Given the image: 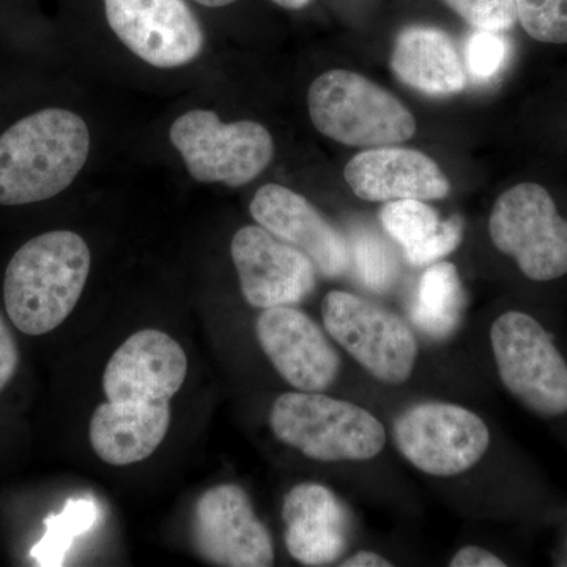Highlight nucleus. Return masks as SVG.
Wrapping results in <instances>:
<instances>
[{"label": "nucleus", "instance_id": "obj_1", "mask_svg": "<svg viewBox=\"0 0 567 567\" xmlns=\"http://www.w3.org/2000/svg\"><path fill=\"white\" fill-rule=\"evenodd\" d=\"M91 152L80 115L48 107L0 134V205L43 203L74 182Z\"/></svg>", "mask_w": 567, "mask_h": 567}, {"label": "nucleus", "instance_id": "obj_2", "mask_svg": "<svg viewBox=\"0 0 567 567\" xmlns=\"http://www.w3.org/2000/svg\"><path fill=\"white\" fill-rule=\"evenodd\" d=\"M91 260L84 238L71 230H52L22 245L3 279V301L14 327L41 336L65 322L84 292Z\"/></svg>", "mask_w": 567, "mask_h": 567}, {"label": "nucleus", "instance_id": "obj_3", "mask_svg": "<svg viewBox=\"0 0 567 567\" xmlns=\"http://www.w3.org/2000/svg\"><path fill=\"white\" fill-rule=\"evenodd\" d=\"M316 130L350 147H385L412 140L416 122L393 93L349 70L320 74L308 93Z\"/></svg>", "mask_w": 567, "mask_h": 567}, {"label": "nucleus", "instance_id": "obj_4", "mask_svg": "<svg viewBox=\"0 0 567 567\" xmlns=\"http://www.w3.org/2000/svg\"><path fill=\"white\" fill-rule=\"evenodd\" d=\"M276 439L320 462L369 461L386 443L383 424L363 406L319 393H286L270 413Z\"/></svg>", "mask_w": 567, "mask_h": 567}, {"label": "nucleus", "instance_id": "obj_5", "mask_svg": "<svg viewBox=\"0 0 567 567\" xmlns=\"http://www.w3.org/2000/svg\"><path fill=\"white\" fill-rule=\"evenodd\" d=\"M171 142L194 181L238 188L267 169L275 155L270 132L260 123H223L218 114L194 110L171 126Z\"/></svg>", "mask_w": 567, "mask_h": 567}, {"label": "nucleus", "instance_id": "obj_6", "mask_svg": "<svg viewBox=\"0 0 567 567\" xmlns=\"http://www.w3.org/2000/svg\"><path fill=\"white\" fill-rule=\"evenodd\" d=\"M492 350L499 379L537 416L567 413V364L543 324L509 311L492 324Z\"/></svg>", "mask_w": 567, "mask_h": 567}, {"label": "nucleus", "instance_id": "obj_7", "mask_svg": "<svg viewBox=\"0 0 567 567\" xmlns=\"http://www.w3.org/2000/svg\"><path fill=\"white\" fill-rule=\"evenodd\" d=\"M488 233L498 251L516 260L532 281L567 275V219L537 183H518L496 199Z\"/></svg>", "mask_w": 567, "mask_h": 567}, {"label": "nucleus", "instance_id": "obj_8", "mask_svg": "<svg viewBox=\"0 0 567 567\" xmlns=\"http://www.w3.org/2000/svg\"><path fill=\"white\" fill-rule=\"evenodd\" d=\"M322 317L328 334L377 380L402 385L410 379L417 344L401 317L339 290L323 298Z\"/></svg>", "mask_w": 567, "mask_h": 567}, {"label": "nucleus", "instance_id": "obj_9", "mask_svg": "<svg viewBox=\"0 0 567 567\" xmlns=\"http://www.w3.org/2000/svg\"><path fill=\"white\" fill-rule=\"evenodd\" d=\"M394 443L425 475L457 476L473 468L491 445V432L476 413L445 402H424L395 420Z\"/></svg>", "mask_w": 567, "mask_h": 567}, {"label": "nucleus", "instance_id": "obj_10", "mask_svg": "<svg viewBox=\"0 0 567 567\" xmlns=\"http://www.w3.org/2000/svg\"><path fill=\"white\" fill-rule=\"evenodd\" d=\"M107 24L142 61L177 69L199 58L203 25L185 0H103Z\"/></svg>", "mask_w": 567, "mask_h": 567}, {"label": "nucleus", "instance_id": "obj_11", "mask_svg": "<svg viewBox=\"0 0 567 567\" xmlns=\"http://www.w3.org/2000/svg\"><path fill=\"white\" fill-rule=\"evenodd\" d=\"M194 540L207 561L227 567L274 566L275 548L249 496L235 484L208 488L194 509Z\"/></svg>", "mask_w": 567, "mask_h": 567}, {"label": "nucleus", "instance_id": "obj_12", "mask_svg": "<svg viewBox=\"0 0 567 567\" xmlns=\"http://www.w3.org/2000/svg\"><path fill=\"white\" fill-rule=\"evenodd\" d=\"M230 254L241 292L254 308L298 305L315 289L312 260L262 226L241 227L234 235Z\"/></svg>", "mask_w": 567, "mask_h": 567}, {"label": "nucleus", "instance_id": "obj_13", "mask_svg": "<svg viewBox=\"0 0 567 567\" xmlns=\"http://www.w3.org/2000/svg\"><path fill=\"white\" fill-rule=\"evenodd\" d=\"M256 334L276 371L297 390L320 393L333 385L341 358L305 312L290 306L264 309Z\"/></svg>", "mask_w": 567, "mask_h": 567}, {"label": "nucleus", "instance_id": "obj_14", "mask_svg": "<svg viewBox=\"0 0 567 567\" xmlns=\"http://www.w3.org/2000/svg\"><path fill=\"white\" fill-rule=\"evenodd\" d=\"M188 374V358L175 339L142 330L126 339L104 369L103 390L111 402H169Z\"/></svg>", "mask_w": 567, "mask_h": 567}, {"label": "nucleus", "instance_id": "obj_15", "mask_svg": "<svg viewBox=\"0 0 567 567\" xmlns=\"http://www.w3.org/2000/svg\"><path fill=\"white\" fill-rule=\"evenodd\" d=\"M249 212L268 233L305 252L320 274L338 278L349 270L344 237L301 194L268 183L257 189Z\"/></svg>", "mask_w": 567, "mask_h": 567}, {"label": "nucleus", "instance_id": "obj_16", "mask_svg": "<svg viewBox=\"0 0 567 567\" xmlns=\"http://www.w3.org/2000/svg\"><path fill=\"white\" fill-rule=\"evenodd\" d=\"M344 178L354 196L368 203L439 200L451 192L450 181L431 156L393 145L354 155Z\"/></svg>", "mask_w": 567, "mask_h": 567}, {"label": "nucleus", "instance_id": "obj_17", "mask_svg": "<svg viewBox=\"0 0 567 567\" xmlns=\"http://www.w3.org/2000/svg\"><path fill=\"white\" fill-rule=\"evenodd\" d=\"M282 520L287 550L301 565H331L349 544V514L322 484L295 486L284 498Z\"/></svg>", "mask_w": 567, "mask_h": 567}, {"label": "nucleus", "instance_id": "obj_18", "mask_svg": "<svg viewBox=\"0 0 567 567\" xmlns=\"http://www.w3.org/2000/svg\"><path fill=\"white\" fill-rule=\"evenodd\" d=\"M171 425L169 402H104L96 406L89 436L106 464H136L155 453Z\"/></svg>", "mask_w": 567, "mask_h": 567}, {"label": "nucleus", "instance_id": "obj_19", "mask_svg": "<svg viewBox=\"0 0 567 567\" xmlns=\"http://www.w3.org/2000/svg\"><path fill=\"white\" fill-rule=\"evenodd\" d=\"M391 70L399 81L429 96L457 95L466 85L456 44L445 31L431 25H410L399 33Z\"/></svg>", "mask_w": 567, "mask_h": 567}, {"label": "nucleus", "instance_id": "obj_20", "mask_svg": "<svg viewBox=\"0 0 567 567\" xmlns=\"http://www.w3.org/2000/svg\"><path fill=\"white\" fill-rule=\"evenodd\" d=\"M386 234L402 246L406 262L424 267L456 251L464 235L458 216L440 221L439 213L423 200L402 199L386 203L380 210Z\"/></svg>", "mask_w": 567, "mask_h": 567}, {"label": "nucleus", "instance_id": "obj_21", "mask_svg": "<svg viewBox=\"0 0 567 567\" xmlns=\"http://www.w3.org/2000/svg\"><path fill=\"white\" fill-rule=\"evenodd\" d=\"M464 306L465 295L456 265L435 262L421 276L410 317L423 333L445 338L456 330Z\"/></svg>", "mask_w": 567, "mask_h": 567}, {"label": "nucleus", "instance_id": "obj_22", "mask_svg": "<svg viewBox=\"0 0 567 567\" xmlns=\"http://www.w3.org/2000/svg\"><path fill=\"white\" fill-rule=\"evenodd\" d=\"M100 517L99 505L91 498H71L59 514L44 520L43 537L32 547L31 557L37 566L65 565L74 539L87 533Z\"/></svg>", "mask_w": 567, "mask_h": 567}, {"label": "nucleus", "instance_id": "obj_23", "mask_svg": "<svg viewBox=\"0 0 567 567\" xmlns=\"http://www.w3.org/2000/svg\"><path fill=\"white\" fill-rule=\"evenodd\" d=\"M358 278L368 289L385 292L393 286L399 274L394 249L368 227L354 229L352 248H349Z\"/></svg>", "mask_w": 567, "mask_h": 567}, {"label": "nucleus", "instance_id": "obj_24", "mask_svg": "<svg viewBox=\"0 0 567 567\" xmlns=\"http://www.w3.org/2000/svg\"><path fill=\"white\" fill-rule=\"evenodd\" d=\"M511 41L505 32L476 31L470 33L465 43L466 78L487 84L502 74L511 58Z\"/></svg>", "mask_w": 567, "mask_h": 567}, {"label": "nucleus", "instance_id": "obj_25", "mask_svg": "<svg viewBox=\"0 0 567 567\" xmlns=\"http://www.w3.org/2000/svg\"><path fill=\"white\" fill-rule=\"evenodd\" d=\"M517 20L532 39L567 43V0H516Z\"/></svg>", "mask_w": 567, "mask_h": 567}, {"label": "nucleus", "instance_id": "obj_26", "mask_svg": "<svg viewBox=\"0 0 567 567\" xmlns=\"http://www.w3.org/2000/svg\"><path fill=\"white\" fill-rule=\"evenodd\" d=\"M476 31L506 32L517 21L516 0H445Z\"/></svg>", "mask_w": 567, "mask_h": 567}, {"label": "nucleus", "instance_id": "obj_27", "mask_svg": "<svg viewBox=\"0 0 567 567\" xmlns=\"http://www.w3.org/2000/svg\"><path fill=\"white\" fill-rule=\"evenodd\" d=\"M18 364H20V352H18L17 341L11 334L9 324L0 315V391L9 385L17 374Z\"/></svg>", "mask_w": 567, "mask_h": 567}, {"label": "nucleus", "instance_id": "obj_28", "mask_svg": "<svg viewBox=\"0 0 567 567\" xmlns=\"http://www.w3.org/2000/svg\"><path fill=\"white\" fill-rule=\"evenodd\" d=\"M451 567H505L506 563L480 547H465L451 559Z\"/></svg>", "mask_w": 567, "mask_h": 567}, {"label": "nucleus", "instance_id": "obj_29", "mask_svg": "<svg viewBox=\"0 0 567 567\" xmlns=\"http://www.w3.org/2000/svg\"><path fill=\"white\" fill-rule=\"evenodd\" d=\"M388 559L380 557V555L372 554V551H358L352 558L342 563V567H390Z\"/></svg>", "mask_w": 567, "mask_h": 567}, {"label": "nucleus", "instance_id": "obj_30", "mask_svg": "<svg viewBox=\"0 0 567 567\" xmlns=\"http://www.w3.org/2000/svg\"><path fill=\"white\" fill-rule=\"evenodd\" d=\"M274 2L286 10H301L306 9L312 0H274Z\"/></svg>", "mask_w": 567, "mask_h": 567}, {"label": "nucleus", "instance_id": "obj_31", "mask_svg": "<svg viewBox=\"0 0 567 567\" xmlns=\"http://www.w3.org/2000/svg\"><path fill=\"white\" fill-rule=\"evenodd\" d=\"M200 6L208 7V9H221V7L230 6L237 0H196Z\"/></svg>", "mask_w": 567, "mask_h": 567}]
</instances>
